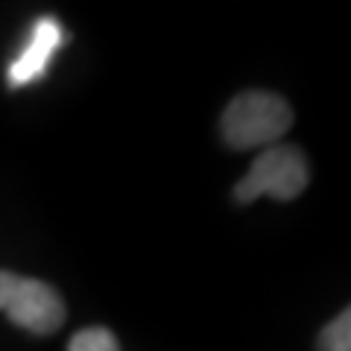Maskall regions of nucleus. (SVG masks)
<instances>
[{
    "label": "nucleus",
    "mask_w": 351,
    "mask_h": 351,
    "mask_svg": "<svg viewBox=\"0 0 351 351\" xmlns=\"http://www.w3.org/2000/svg\"><path fill=\"white\" fill-rule=\"evenodd\" d=\"M293 108L278 94L246 91L232 100L223 114V138L234 149L272 147L290 129Z\"/></svg>",
    "instance_id": "obj_1"
},
{
    "label": "nucleus",
    "mask_w": 351,
    "mask_h": 351,
    "mask_svg": "<svg viewBox=\"0 0 351 351\" xmlns=\"http://www.w3.org/2000/svg\"><path fill=\"white\" fill-rule=\"evenodd\" d=\"M311 182V167L299 147H267L249 167V173L237 182L234 199L249 205L261 196L276 199H295Z\"/></svg>",
    "instance_id": "obj_2"
},
{
    "label": "nucleus",
    "mask_w": 351,
    "mask_h": 351,
    "mask_svg": "<svg viewBox=\"0 0 351 351\" xmlns=\"http://www.w3.org/2000/svg\"><path fill=\"white\" fill-rule=\"evenodd\" d=\"M0 311L29 334L47 337L64 325L62 295L44 281L0 269Z\"/></svg>",
    "instance_id": "obj_3"
},
{
    "label": "nucleus",
    "mask_w": 351,
    "mask_h": 351,
    "mask_svg": "<svg viewBox=\"0 0 351 351\" xmlns=\"http://www.w3.org/2000/svg\"><path fill=\"white\" fill-rule=\"evenodd\" d=\"M64 41V32H62V24L53 15L41 18L36 27L29 32V41L27 47L21 50V56L9 64V85H29L41 80L47 73V64L53 59V53L62 47Z\"/></svg>",
    "instance_id": "obj_4"
},
{
    "label": "nucleus",
    "mask_w": 351,
    "mask_h": 351,
    "mask_svg": "<svg viewBox=\"0 0 351 351\" xmlns=\"http://www.w3.org/2000/svg\"><path fill=\"white\" fill-rule=\"evenodd\" d=\"M348 311H343L334 322L325 325L319 334V351H351V319Z\"/></svg>",
    "instance_id": "obj_5"
},
{
    "label": "nucleus",
    "mask_w": 351,
    "mask_h": 351,
    "mask_svg": "<svg viewBox=\"0 0 351 351\" xmlns=\"http://www.w3.org/2000/svg\"><path fill=\"white\" fill-rule=\"evenodd\" d=\"M68 351H120V346L114 334L106 328H85L71 339Z\"/></svg>",
    "instance_id": "obj_6"
}]
</instances>
